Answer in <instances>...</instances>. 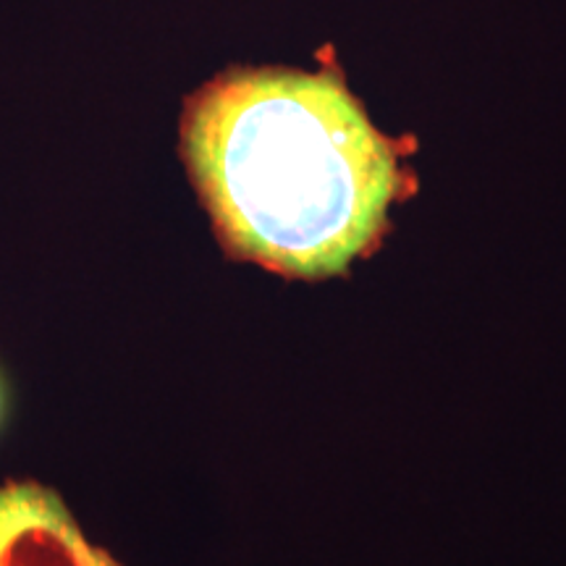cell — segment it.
<instances>
[{"label": "cell", "instance_id": "1", "mask_svg": "<svg viewBox=\"0 0 566 566\" xmlns=\"http://www.w3.org/2000/svg\"><path fill=\"white\" fill-rule=\"evenodd\" d=\"M181 153L226 250L302 279L370 250L399 192L391 145L331 74L218 76L189 97Z\"/></svg>", "mask_w": 566, "mask_h": 566}, {"label": "cell", "instance_id": "2", "mask_svg": "<svg viewBox=\"0 0 566 566\" xmlns=\"http://www.w3.org/2000/svg\"><path fill=\"white\" fill-rule=\"evenodd\" d=\"M0 566H124L87 541L53 488L0 483Z\"/></svg>", "mask_w": 566, "mask_h": 566}, {"label": "cell", "instance_id": "3", "mask_svg": "<svg viewBox=\"0 0 566 566\" xmlns=\"http://www.w3.org/2000/svg\"><path fill=\"white\" fill-rule=\"evenodd\" d=\"M0 417H3V388H0Z\"/></svg>", "mask_w": 566, "mask_h": 566}]
</instances>
